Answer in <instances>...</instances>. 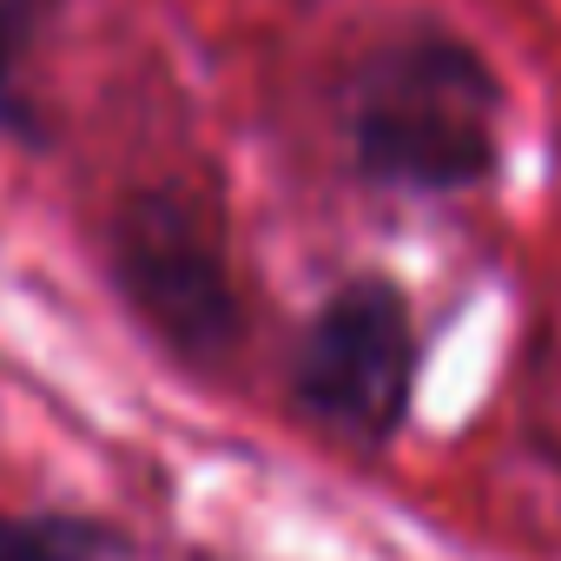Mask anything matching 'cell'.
<instances>
[{
  "label": "cell",
  "mask_w": 561,
  "mask_h": 561,
  "mask_svg": "<svg viewBox=\"0 0 561 561\" xmlns=\"http://www.w3.org/2000/svg\"><path fill=\"white\" fill-rule=\"evenodd\" d=\"M133 251V285L139 298L185 337V344H218L231 337V285L218 264V238L192 225V211H139V231L126 238Z\"/></svg>",
  "instance_id": "obj_3"
},
{
  "label": "cell",
  "mask_w": 561,
  "mask_h": 561,
  "mask_svg": "<svg viewBox=\"0 0 561 561\" xmlns=\"http://www.w3.org/2000/svg\"><path fill=\"white\" fill-rule=\"evenodd\" d=\"M67 528H0V561H67V554H47V541H60Z\"/></svg>",
  "instance_id": "obj_4"
},
{
  "label": "cell",
  "mask_w": 561,
  "mask_h": 561,
  "mask_svg": "<svg viewBox=\"0 0 561 561\" xmlns=\"http://www.w3.org/2000/svg\"><path fill=\"white\" fill-rule=\"evenodd\" d=\"M423 344L416 311L390 277H351L337 285L298 337L291 397L298 410L351 449H383L416 397Z\"/></svg>",
  "instance_id": "obj_2"
},
{
  "label": "cell",
  "mask_w": 561,
  "mask_h": 561,
  "mask_svg": "<svg viewBox=\"0 0 561 561\" xmlns=\"http://www.w3.org/2000/svg\"><path fill=\"white\" fill-rule=\"evenodd\" d=\"M508 87L495 60L443 27L416 21L377 41L344 80V146L351 165L410 198H462L482 192L502 165Z\"/></svg>",
  "instance_id": "obj_1"
}]
</instances>
